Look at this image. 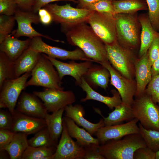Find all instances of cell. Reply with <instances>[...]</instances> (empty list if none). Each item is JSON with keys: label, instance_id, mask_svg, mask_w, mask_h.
I'll list each match as a JSON object with an SVG mask.
<instances>
[{"label": "cell", "instance_id": "obj_1", "mask_svg": "<svg viewBox=\"0 0 159 159\" xmlns=\"http://www.w3.org/2000/svg\"><path fill=\"white\" fill-rule=\"evenodd\" d=\"M86 23L78 24L64 32L68 42L81 49L94 62L108 61L105 44Z\"/></svg>", "mask_w": 159, "mask_h": 159}, {"label": "cell", "instance_id": "obj_2", "mask_svg": "<svg viewBox=\"0 0 159 159\" xmlns=\"http://www.w3.org/2000/svg\"><path fill=\"white\" fill-rule=\"evenodd\" d=\"M146 146L139 133L128 135L118 139L109 140L98 145L97 149L105 159H134L135 151Z\"/></svg>", "mask_w": 159, "mask_h": 159}, {"label": "cell", "instance_id": "obj_3", "mask_svg": "<svg viewBox=\"0 0 159 159\" xmlns=\"http://www.w3.org/2000/svg\"><path fill=\"white\" fill-rule=\"evenodd\" d=\"M116 39L121 45L130 49L140 44L141 27L137 13L114 14Z\"/></svg>", "mask_w": 159, "mask_h": 159}, {"label": "cell", "instance_id": "obj_4", "mask_svg": "<svg viewBox=\"0 0 159 159\" xmlns=\"http://www.w3.org/2000/svg\"><path fill=\"white\" fill-rule=\"evenodd\" d=\"M43 8L51 14L53 21L61 25L63 32L72 26L86 22L93 11L85 9L74 8L70 4L62 5L48 4Z\"/></svg>", "mask_w": 159, "mask_h": 159}, {"label": "cell", "instance_id": "obj_5", "mask_svg": "<svg viewBox=\"0 0 159 159\" xmlns=\"http://www.w3.org/2000/svg\"><path fill=\"white\" fill-rule=\"evenodd\" d=\"M31 77L26 84L40 86L45 88L64 90L58 73L52 63L43 53H41L38 62L31 72Z\"/></svg>", "mask_w": 159, "mask_h": 159}, {"label": "cell", "instance_id": "obj_6", "mask_svg": "<svg viewBox=\"0 0 159 159\" xmlns=\"http://www.w3.org/2000/svg\"><path fill=\"white\" fill-rule=\"evenodd\" d=\"M135 117L145 128L159 131V105L145 92L136 97L132 106Z\"/></svg>", "mask_w": 159, "mask_h": 159}, {"label": "cell", "instance_id": "obj_7", "mask_svg": "<svg viewBox=\"0 0 159 159\" xmlns=\"http://www.w3.org/2000/svg\"><path fill=\"white\" fill-rule=\"evenodd\" d=\"M105 45L108 61L112 67L125 77L132 80L135 57L131 49L122 46L117 40Z\"/></svg>", "mask_w": 159, "mask_h": 159}, {"label": "cell", "instance_id": "obj_8", "mask_svg": "<svg viewBox=\"0 0 159 159\" xmlns=\"http://www.w3.org/2000/svg\"><path fill=\"white\" fill-rule=\"evenodd\" d=\"M86 23L105 44H111L117 40L114 14L93 11Z\"/></svg>", "mask_w": 159, "mask_h": 159}, {"label": "cell", "instance_id": "obj_9", "mask_svg": "<svg viewBox=\"0 0 159 159\" xmlns=\"http://www.w3.org/2000/svg\"><path fill=\"white\" fill-rule=\"evenodd\" d=\"M31 72L26 73L17 78L6 80L0 89V108H7L13 115L18 99L26 87Z\"/></svg>", "mask_w": 159, "mask_h": 159}, {"label": "cell", "instance_id": "obj_10", "mask_svg": "<svg viewBox=\"0 0 159 159\" xmlns=\"http://www.w3.org/2000/svg\"><path fill=\"white\" fill-rule=\"evenodd\" d=\"M29 47L41 53L44 54L54 59L65 60H81L93 62L88 58L84 52L79 48L72 51H68L50 45L44 42L41 37L31 39Z\"/></svg>", "mask_w": 159, "mask_h": 159}, {"label": "cell", "instance_id": "obj_11", "mask_svg": "<svg viewBox=\"0 0 159 159\" xmlns=\"http://www.w3.org/2000/svg\"><path fill=\"white\" fill-rule=\"evenodd\" d=\"M33 93L43 102L49 112L57 111L76 101L74 94L70 90L45 88L43 91H34Z\"/></svg>", "mask_w": 159, "mask_h": 159}, {"label": "cell", "instance_id": "obj_12", "mask_svg": "<svg viewBox=\"0 0 159 159\" xmlns=\"http://www.w3.org/2000/svg\"><path fill=\"white\" fill-rule=\"evenodd\" d=\"M14 15L17 24V29L12 34L14 37L18 38L25 36L32 39L37 37H41L56 42H63L41 34L33 28L32 24H37L40 22L38 15L36 13L32 11H24L18 8Z\"/></svg>", "mask_w": 159, "mask_h": 159}, {"label": "cell", "instance_id": "obj_13", "mask_svg": "<svg viewBox=\"0 0 159 159\" xmlns=\"http://www.w3.org/2000/svg\"><path fill=\"white\" fill-rule=\"evenodd\" d=\"M63 129L60 138L52 159H83L85 147L74 141L69 135L63 120Z\"/></svg>", "mask_w": 159, "mask_h": 159}, {"label": "cell", "instance_id": "obj_14", "mask_svg": "<svg viewBox=\"0 0 159 159\" xmlns=\"http://www.w3.org/2000/svg\"><path fill=\"white\" fill-rule=\"evenodd\" d=\"M109 71L111 78L110 83L118 90L122 102L132 107L135 95L136 87H135L132 80L125 77L112 66L108 61L99 63Z\"/></svg>", "mask_w": 159, "mask_h": 159}, {"label": "cell", "instance_id": "obj_15", "mask_svg": "<svg viewBox=\"0 0 159 159\" xmlns=\"http://www.w3.org/2000/svg\"><path fill=\"white\" fill-rule=\"evenodd\" d=\"M138 120L135 118L127 122L110 126H105L99 128L95 133L100 144L111 140L118 139L127 135L139 133L137 123Z\"/></svg>", "mask_w": 159, "mask_h": 159}, {"label": "cell", "instance_id": "obj_16", "mask_svg": "<svg viewBox=\"0 0 159 159\" xmlns=\"http://www.w3.org/2000/svg\"><path fill=\"white\" fill-rule=\"evenodd\" d=\"M44 54L54 66L61 80L64 76H70L75 79L76 84L79 85L81 83L82 78L92 65L91 61H86L80 63L72 61L66 63Z\"/></svg>", "mask_w": 159, "mask_h": 159}, {"label": "cell", "instance_id": "obj_17", "mask_svg": "<svg viewBox=\"0 0 159 159\" xmlns=\"http://www.w3.org/2000/svg\"><path fill=\"white\" fill-rule=\"evenodd\" d=\"M12 116L10 129L14 132H21L27 135L36 133L47 126L44 118L28 115L15 110Z\"/></svg>", "mask_w": 159, "mask_h": 159}, {"label": "cell", "instance_id": "obj_18", "mask_svg": "<svg viewBox=\"0 0 159 159\" xmlns=\"http://www.w3.org/2000/svg\"><path fill=\"white\" fill-rule=\"evenodd\" d=\"M39 99L33 93L23 92L17 102L16 110L28 115L44 119L48 112Z\"/></svg>", "mask_w": 159, "mask_h": 159}, {"label": "cell", "instance_id": "obj_19", "mask_svg": "<svg viewBox=\"0 0 159 159\" xmlns=\"http://www.w3.org/2000/svg\"><path fill=\"white\" fill-rule=\"evenodd\" d=\"M65 116L72 120L78 126L83 127L92 135L100 128L105 126L103 119H101L97 123H94L86 119L84 117L85 111L83 107L77 104H70L64 108Z\"/></svg>", "mask_w": 159, "mask_h": 159}, {"label": "cell", "instance_id": "obj_20", "mask_svg": "<svg viewBox=\"0 0 159 159\" xmlns=\"http://www.w3.org/2000/svg\"><path fill=\"white\" fill-rule=\"evenodd\" d=\"M151 67L147 52L135 64L136 81L135 95L136 97L139 96L144 93L146 86L151 80L152 78Z\"/></svg>", "mask_w": 159, "mask_h": 159}, {"label": "cell", "instance_id": "obj_21", "mask_svg": "<svg viewBox=\"0 0 159 159\" xmlns=\"http://www.w3.org/2000/svg\"><path fill=\"white\" fill-rule=\"evenodd\" d=\"M41 53L29 47L13 63V79L31 72Z\"/></svg>", "mask_w": 159, "mask_h": 159}, {"label": "cell", "instance_id": "obj_22", "mask_svg": "<svg viewBox=\"0 0 159 159\" xmlns=\"http://www.w3.org/2000/svg\"><path fill=\"white\" fill-rule=\"evenodd\" d=\"M79 86L86 93L85 97L81 99L82 102L89 100H95L104 104L111 110L122 102L121 97L118 92L115 90H112V93L113 95L111 97L103 96L95 91L84 77L82 78Z\"/></svg>", "mask_w": 159, "mask_h": 159}, {"label": "cell", "instance_id": "obj_23", "mask_svg": "<svg viewBox=\"0 0 159 159\" xmlns=\"http://www.w3.org/2000/svg\"><path fill=\"white\" fill-rule=\"evenodd\" d=\"M12 35H9L0 43V50L14 62L29 47L31 39L20 40Z\"/></svg>", "mask_w": 159, "mask_h": 159}, {"label": "cell", "instance_id": "obj_24", "mask_svg": "<svg viewBox=\"0 0 159 159\" xmlns=\"http://www.w3.org/2000/svg\"><path fill=\"white\" fill-rule=\"evenodd\" d=\"M141 27L140 47L138 54L141 57L146 53L153 40L159 35V32L153 27L148 14H143L138 16Z\"/></svg>", "mask_w": 159, "mask_h": 159}, {"label": "cell", "instance_id": "obj_25", "mask_svg": "<svg viewBox=\"0 0 159 159\" xmlns=\"http://www.w3.org/2000/svg\"><path fill=\"white\" fill-rule=\"evenodd\" d=\"M63 120L70 135L72 138H75L81 145L85 147L93 145H100L97 138L93 137L85 129L80 127L72 120L64 116Z\"/></svg>", "mask_w": 159, "mask_h": 159}, {"label": "cell", "instance_id": "obj_26", "mask_svg": "<svg viewBox=\"0 0 159 159\" xmlns=\"http://www.w3.org/2000/svg\"><path fill=\"white\" fill-rule=\"evenodd\" d=\"M110 77L108 70L102 65H92L84 77L90 86L99 87L106 90L108 86Z\"/></svg>", "mask_w": 159, "mask_h": 159}, {"label": "cell", "instance_id": "obj_27", "mask_svg": "<svg viewBox=\"0 0 159 159\" xmlns=\"http://www.w3.org/2000/svg\"><path fill=\"white\" fill-rule=\"evenodd\" d=\"M103 119L105 126H110L121 124L126 120H130L135 118L132 107L128 106L123 102L115 107V109L108 114V116Z\"/></svg>", "mask_w": 159, "mask_h": 159}, {"label": "cell", "instance_id": "obj_28", "mask_svg": "<svg viewBox=\"0 0 159 159\" xmlns=\"http://www.w3.org/2000/svg\"><path fill=\"white\" fill-rule=\"evenodd\" d=\"M64 111V108H63L51 114L47 113L44 118L50 135L57 143L63 130L62 116Z\"/></svg>", "mask_w": 159, "mask_h": 159}, {"label": "cell", "instance_id": "obj_29", "mask_svg": "<svg viewBox=\"0 0 159 159\" xmlns=\"http://www.w3.org/2000/svg\"><path fill=\"white\" fill-rule=\"evenodd\" d=\"M28 135L23 133L15 132L11 142L3 150L7 152L10 159H21L24 153L29 146Z\"/></svg>", "mask_w": 159, "mask_h": 159}, {"label": "cell", "instance_id": "obj_30", "mask_svg": "<svg viewBox=\"0 0 159 159\" xmlns=\"http://www.w3.org/2000/svg\"><path fill=\"white\" fill-rule=\"evenodd\" d=\"M112 3L115 14H132L140 10H148L146 1L144 0H116L112 1Z\"/></svg>", "mask_w": 159, "mask_h": 159}, {"label": "cell", "instance_id": "obj_31", "mask_svg": "<svg viewBox=\"0 0 159 159\" xmlns=\"http://www.w3.org/2000/svg\"><path fill=\"white\" fill-rule=\"evenodd\" d=\"M56 147H33L27 148L21 159H52Z\"/></svg>", "mask_w": 159, "mask_h": 159}, {"label": "cell", "instance_id": "obj_32", "mask_svg": "<svg viewBox=\"0 0 159 159\" xmlns=\"http://www.w3.org/2000/svg\"><path fill=\"white\" fill-rule=\"evenodd\" d=\"M29 145L33 147H57V143L52 140L47 128L46 127L35 133L28 140Z\"/></svg>", "mask_w": 159, "mask_h": 159}, {"label": "cell", "instance_id": "obj_33", "mask_svg": "<svg viewBox=\"0 0 159 159\" xmlns=\"http://www.w3.org/2000/svg\"><path fill=\"white\" fill-rule=\"evenodd\" d=\"M139 133L147 147L155 153L159 150V131L148 130L139 123Z\"/></svg>", "mask_w": 159, "mask_h": 159}, {"label": "cell", "instance_id": "obj_34", "mask_svg": "<svg viewBox=\"0 0 159 159\" xmlns=\"http://www.w3.org/2000/svg\"><path fill=\"white\" fill-rule=\"evenodd\" d=\"M13 63L4 52H0V88L5 80L13 79Z\"/></svg>", "mask_w": 159, "mask_h": 159}, {"label": "cell", "instance_id": "obj_35", "mask_svg": "<svg viewBox=\"0 0 159 159\" xmlns=\"http://www.w3.org/2000/svg\"><path fill=\"white\" fill-rule=\"evenodd\" d=\"M16 20L13 16L0 15V43L11 32Z\"/></svg>", "mask_w": 159, "mask_h": 159}, {"label": "cell", "instance_id": "obj_36", "mask_svg": "<svg viewBox=\"0 0 159 159\" xmlns=\"http://www.w3.org/2000/svg\"><path fill=\"white\" fill-rule=\"evenodd\" d=\"M148 7V15L154 29L159 32V0H145Z\"/></svg>", "mask_w": 159, "mask_h": 159}, {"label": "cell", "instance_id": "obj_37", "mask_svg": "<svg viewBox=\"0 0 159 159\" xmlns=\"http://www.w3.org/2000/svg\"><path fill=\"white\" fill-rule=\"evenodd\" d=\"M82 8L100 12H107L115 14L112 1L103 0L87 5Z\"/></svg>", "mask_w": 159, "mask_h": 159}, {"label": "cell", "instance_id": "obj_38", "mask_svg": "<svg viewBox=\"0 0 159 159\" xmlns=\"http://www.w3.org/2000/svg\"><path fill=\"white\" fill-rule=\"evenodd\" d=\"M145 92L159 105V74L152 78Z\"/></svg>", "mask_w": 159, "mask_h": 159}, {"label": "cell", "instance_id": "obj_39", "mask_svg": "<svg viewBox=\"0 0 159 159\" xmlns=\"http://www.w3.org/2000/svg\"><path fill=\"white\" fill-rule=\"evenodd\" d=\"M18 6L15 0H0V14L14 15Z\"/></svg>", "mask_w": 159, "mask_h": 159}, {"label": "cell", "instance_id": "obj_40", "mask_svg": "<svg viewBox=\"0 0 159 159\" xmlns=\"http://www.w3.org/2000/svg\"><path fill=\"white\" fill-rule=\"evenodd\" d=\"M150 64L152 66L159 57V35L155 38L147 52Z\"/></svg>", "mask_w": 159, "mask_h": 159}, {"label": "cell", "instance_id": "obj_41", "mask_svg": "<svg viewBox=\"0 0 159 159\" xmlns=\"http://www.w3.org/2000/svg\"><path fill=\"white\" fill-rule=\"evenodd\" d=\"M134 159H155V153L147 146L137 149L134 152Z\"/></svg>", "mask_w": 159, "mask_h": 159}, {"label": "cell", "instance_id": "obj_42", "mask_svg": "<svg viewBox=\"0 0 159 159\" xmlns=\"http://www.w3.org/2000/svg\"><path fill=\"white\" fill-rule=\"evenodd\" d=\"M15 133L10 130L0 129V150H3L10 144Z\"/></svg>", "mask_w": 159, "mask_h": 159}, {"label": "cell", "instance_id": "obj_43", "mask_svg": "<svg viewBox=\"0 0 159 159\" xmlns=\"http://www.w3.org/2000/svg\"><path fill=\"white\" fill-rule=\"evenodd\" d=\"M98 145H93L85 147V152L83 159H105L98 151L97 149Z\"/></svg>", "mask_w": 159, "mask_h": 159}, {"label": "cell", "instance_id": "obj_44", "mask_svg": "<svg viewBox=\"0 0 159 159\" xmlns=\"http://www.w3.org/2000/svg\"><path fill=\"white\" fill-rule=\"evenodd\" d=\"M12 122V116L4 110L0 111V129L10 130Z\"/></svg>", "mask_w": 159, "mask_h": 159}, {"label": "cell", "instance_id": "obj_45", "mask_svg": "<svg viewBox=\"0 0 159 159\" xmlns=\"http://www.w3.org/2000/svg\"><path fill=\"white\" fill-rule=\"evenodd\" d=\"M40 22L44 25H48L53 21L52 16L46 9L42 8L38 11Z\"/></svg>", "mask_w": 159, "mask_h": 159}, {"label": "cell", "instance_id": "obj_46", "mask_svg": "<svg viewBox=\"0 0 159 159\" xmlns=\"http://www.w3.org/2000/svg\"><path fill=\"white\" fill-rule=\"evenodd\" d=\"M66 1L77 2L76 0H35L32 11L37 13L39 10L50 3L59 1Z\"/></svg>", "mask_w": 159, "mask_h": 159}, {"label": "cell", "instance_id": "obj_47", "mask_svg": "<svg viewBox=\"0 0 159 159\" xmlns=\"http://www.w3.org/2000/svg\"><path fill=\"white\" fill-rule=\"evenodd\" d=\"M18 8L26 11H32L35 0H15Z\"/></svg>", "mask_w": 159, "mask_h": 159}, {"label": "cell", "instance_id": "obj_48", "mask_svg": "<svg viewBox=\"0 0 159 159\" xmlns=\"http://www.w3.org/2000/svg\"><path fill=\"white\" fill-rule=\"evenodd\" d=\"M151 71L152 78L159 74V57L152 65Z\"/></svg>", "mask_w": 159, "mask_h": 159}, {"label": "cell", "instance_id": "obj_49", "mask_svg": "<svg viewBox=\"0 0 159 159\" xmlns=\"http://www.w3.org/2000/svg\"><path fill=\"white\" fill-rule=\"evenodd\" d=\"M78 2L77 8H82L84 6L103 0H77Z\"/></svg>", "mask_w": 159, "mask_h": 159}, {"label": "cell", "instance_id": "obj_50", "mask_svg": "<svg viewBox=\"0 0 159 159\" xmlns=\"http://www.w3.org/2000/svg\"><path fill=\"white\" fill-rule=\"evenodd\" d=\"M155 159H159V150L155 152Z\"/></svg>", "mask_w": 159, "mask_h": 159}, {"label": "cell", "instance_id": "obj_51", "mask_svg": "<svg viewBox=\"0 0 159 159\" xmlns=\"http://www.w3.org/2000/svg\"><path fill=\"white\" fill-rule=\"evenodd\" d=\"M109 0V1H115V0Z\"/></svg>", "mask_w": 159, "mask_h": 159}]
</instances>
